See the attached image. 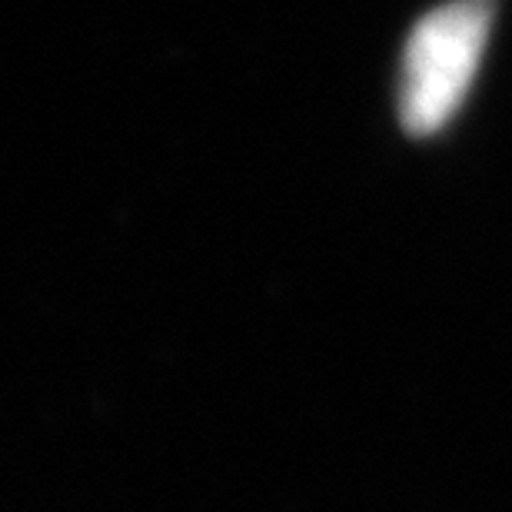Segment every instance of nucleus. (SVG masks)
Wrapping results in <instances>:
<instances>
[{
  "label": "nucleus",
  "instance_id": "f257e3e1",
  "mask_svg": "<svg viewBox=\"0 0 512 512\" xmlns=\"http://www.w3.org/2000/svg\"><path fill=\"white\" fill-rule=\"evenodd\" d=\"M496 0H449L413 27L399 67V120L416 137L443 130L476 84Z\"/></svg>",
  "mask_w": 512,
  "mask_h": 512
}]
</instances>
